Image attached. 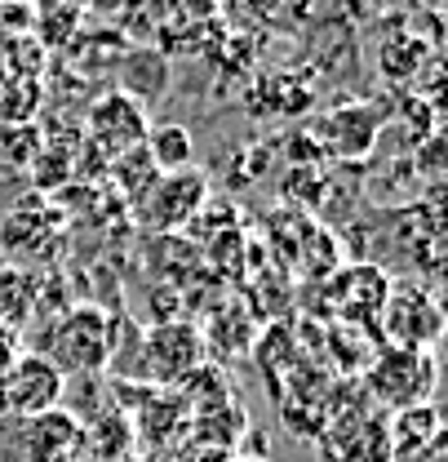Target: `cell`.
I'll return each instance as SVG.
<instances>
[{
  "instance_id": "6da1fadb",
  "label": "cell",
  "mask_w": 448,
  "mask_h": 462,
  "mask_svg": "<svg viewBox=\"0 0 448 462\" xmlns=\"http://www.w3.org/2000/svg\"><path fill=\"white\" fill-rule=\"evenodd\" d=\"M440 383L435 356L431 351H404V346H378V356L364 365V387L369 396L387 409H408V404H431Z\"/></svg>"
},
{
  "instance_id": "7a4b0ae2",
  "label": "cell",
  "mask_w": 448,
  "mask_h": 462,
  "mask_svg": "<svg viewBox=\"0 0 448 462\" xmlns=\"http://www.w3.org/2000/svg\"><path fill=\"white\" fill-rule=\"evenodd\" d=\"M45 360H54V369L67 374H98L112 360V320L98 307H71L45 338Z\"/></svg>"
},
{
  "instance_id": "3957f363",
  "label": "cell",
  "mask_w": 448,
  "mask_h": 462,
  "mask_svg": "<svg viewBox=\"0 0 448 462\" xmlns=\"http://www.w3.org/2000/svg\"><path fill=\"white\" fill-rule=\"evenodd\" d=\"M200 365H205V334L191 320H165L147 329L138 374L151 387H182Z\"/></svg>"
},
{
  "instance_id": "277c9868",
  "label": "cell",
  "mask_w": 448,
  "mask_h": 462,
  "mask_svg": "<svg viewBox=\"0 0 448 462\" xmlns=\"http://www.w3.org/2000/svg\"><path fill=\"white\" fill-rule=\"evenodd\" d=\"M378 329L387 346H404V351H431L444 334V307L426 293V289L399 285L387 293L382 311H378Z\"/></svg>"
},
{
  "instance_id": "5b68a950",
  "label": "cell",
  "mask_w": 448,
  "mask_h": 462,
  "mask_svg": "<svg viewBox=\"0 0 448 462\" xmlns=\"http://www.w3.org/2000/svg\"><path fill=\"white\" fill-rule=\"evenodd\" d=\"M320 458L325 462H395L387 418H378L369 409L329 418V427L320 436Z\"/></svg>"
},
{
  "instance_id": "8992f818",
  "label": "cell",
  "mask_w": 448,
  "mask_h": 462,
  "mask_svg": "<svg viewBox=\"0 0 448 462\" xmlns=\"http://www.w3.org/2000/svg\"><path fill=\"white\" fill-rule=\"evenodd\" d=\"M205 200H209V182H205V173L191 165V170H182V173H160L138 205H142L147 227L178 231L205 209Z\"/></svg>"
},
{
  "instance_id": "52a82bcc",
  "label": "cell",
  "mask_w": 448,
  "mask_h": 462,
  "mask_svg": "<svg viewBox=\"0 0 448 462\" xmlns=\"http://www.w3.org/2000/svg\"><path fill=\"white\" fill-rule=\"evenodd\" d=\"M0 401L5 409L23 413V418H36V413H50L58 409L62 396V374L54 369V360H45L41 351H23L5 374H0Z\"/></svg>"
},
{
  "instance_id": "ba28073f",
  "label": "cell",
  "mask_w": 448,
  "mask_h": 462,
  "mask_svg": "<svg viewBox=\"0 0 448 462\" xmlns=\"http://www.w3.org/2000/svg\"><path fill=\"white\" fill-rule=\"evenodd\" d=\"M147 112L133 103V98H124L120 89L107 94V98H98L94 103V112H89V134H94V143L103 147V152H120V156H129V152H138L142 147V138H147Z\"/></svg>"
},
{
  "instance_id": "9c48e42d",
  "label": "cell",
  "mask_w": 448,
  "mask_h": 462,
  "mask_svg": "<svg viewBox=\"0 0 448 462\" xmlns=\"http://www.w3.org/2000/svg\"><path fill=\"white\" fill-rule=\"evenodd\" d=\"M329 293H334L342 325H369V320H378V311L391 293V281L378 267H346L329 285Z\"/></svg>"
},
{
  "instance_id": "30bf717a",
  "label": "cell",
  "mask_w": 448,
  "mask_h": 462,
  "mask_svg": "<svg viewBox=\"0 0 448 462\" xmlns=\"http://www.w3.org/2000/svg\"><path fill=\"white\" fill-rule=\"evenodd\" d=\"M444 431V418L435 404H408V409H395L387 418V436H391L395 462L422 458Z\"/></svg>"
},
{
  "instance_id": "8fae6325",
  "label": "cell",
  "mask_w": 448,
  "mask_h": 462,
  "mask_svg": "<svg viewBox=\"0 0 448 462\" xmlns=\"http://www.w3.org/2000/svg\"><path fill=\"white\" fill-rule=\"evenodd\" d=\"M80 445V418L67 409H50L27 418V458L32 462H62Z\"/></svg>"
},
{
  "instance_id": "7c38bea8",
  "label": "cell",
  "mask_w": 448,
  "mask_h": 462,
  "mask_svg": "<svg viewBox=\"0 0 448 462\" xmlns=\"http://www.w3.org/2000/svg\"><path fill=\"white\" fill-rule=\"evenodd\" d=\"M142 152H147V161H151L156 173H182V170H191V161H196V138H191L187 125H173L169 120V125H151L147 129Z\"/></svg>"
},
{
  "instance_id": "4fadbf2b",
  "label": "cell",
  "mask_w": 448,
  "mask_h": 462,
  "mask_svg": "<svg viewBox=\"0 0 448 462\" xmlns=\"http://www.w3.org/2000/svg\"><path fill=\"white\" fill-rule=\"evenodd\" d=\"M325 134H329V147L342 156H364L378 138V112H369L364 103H351L325 120Z\"/></svg>"
},
{
  "instance_id": "5bb4252c",
  "label": "cell",
  "mask_w": 448,
  "mask_h": 462,
  "mask_svg": "<svg viewBox=\"0 0 448 462\" xmlns=\"http://www.w3.org/2000/svg\"><path fill=\"white\" fill-rule=\"evenodd\" d=\"M36 311V281L23 267H0V325L18 329Z\"/></svg>"
},
{
  "instance_id": "9a60e30c",
  "label": "cell",
  "mask_w": 448,
  "mask_h": 462,
  "mask_svg": "<svg viewBox=\"0 0 448 462\" xmlns=\"http://www.w3.org/2000/svg\"><path fill=\"white\" fill-rule=\"evenodd\" d=\"M18 356H23V346H18V329H5V325H0V374H5Z\"/></svg>"
},
{
  "instance_id": "2e32d148",
  "label": "cell",
  "mask_w": 448,
  "mask_h": 462,
  "mask_svg": "<svg viewBox=\"0 0 448 462\" xmlns=\"http://www.w3.org/2000/svg\"><path fill=\"white\" fill-rule=\"evenodd\" d=\"M138 5H147V0H89V9H98V14H107V18H124V14L138 9Z\"/></svg>"
},
{
  "instance_id": "e0dca14e",
  "label": "cell",
  "mask_w": 448,
  "mask_h": 462,
  "mask_svg": "<svg viewBox=\"0 0 448 462\" xmlns=\"http://www.w3.org/2000/svg\"><path fill=\"white\" fill-rule=\"evenodd\" d=\"M422 5H431V9H440V14H448V0H422Z\"/></svg>"
},
{
  "instance_id": "ac0fdd59",
  "label": "cell",
  "mask_w": 448,
  "mask_h": 462,
  "mask_svg": "<svg viewBox=\"0 0 448 462\" xmlns=\"http://www.w3.org/2000/svg\"><path fill=\"white\" fill-rule=\"evenodd\" d=\"M223 462H267V458H223Z\"/></svg>"
}]
</instances>
